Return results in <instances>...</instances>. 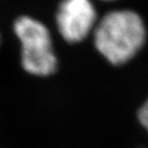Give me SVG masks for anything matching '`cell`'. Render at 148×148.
Masks as SVG:
<instances>
[{
    "label": "cell",
    "mask_w": 148,
    "mask_h": 148,
    "mask_svg": "<svg viewBox=\"0 0 148 148\" xmlns=\"http://www.w3.org/2000/svg\"><path fill=\"white\" fill-rule=\"evenodd\" d=\"M14 33L20 43V64L26 72L37 77H48L58 67L51 34L46 25L29 16L14 21Z\"/></svg>",
    "instance_id": "7a4b0ae2"
},
{
    "label": "cell",
    "mask_w": 148,
    "mask_h": 148,
    "mask_svg": "<svg viewBox=\"0 0 148 148\" xmlns=\"http://www.w3.org/2000/svg\"><path fill=\"white\" fill-rule=\"evenodd\" d=\"M0 40H1V37H0Z\"/></svg>",
    "instance_id": "5b68a950"
},
{
    "label": "cell",
    "mask_w": 148,
    "mask_h": 148,
    "mask_svg": "<svg viewBox=\"0 0 148 148\" xmlns=\"http://www.w3.org/2000/svg\"><path fill=\"white\" fill-rule=\"evenodd\" d=\"M138 117L140 122L148 131V99L143 103L138 112Z\"/></svg>",
    "instance_id": "277c9868"
},
{
    "label": "cell",
    "mask_w": 148,
    "mask_h": 148,
    "mask_svg": "<svg viewBox=\"0 0 148 148\" xmlns=\"http://www.w3.org/2000/svg\"><path fill=\"white\" fill-rule=\"evenodd\" d=\"M55 17L63 40L69 43H78L93 29L96 11L88 0H66L59 4Z\"/></svg>",
    "instance_id": "3957f363"
},
{
    "label": "cell",
    "mask_w": 148,
    "mask_h": 148,
    "mask_svg": "<svg viewBox=\"0 0 148 148\" xmlns=\"http://www.w3.org/2000/svg\"><path fill=\"white\" fill-rule=\"evenodd\" d=\"M145 38L143 19L129 10L108 13L94 29L97 51L114 66L131 60L143 46Z\"/></svg>",
    "instance_id": "6da1fadb"
}]
</instances>
